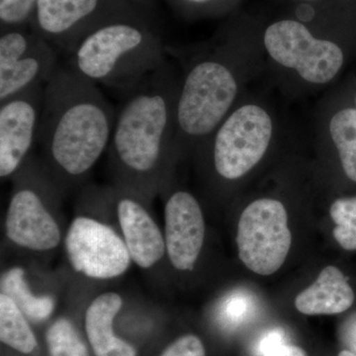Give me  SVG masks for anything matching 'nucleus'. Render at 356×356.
I'll list each match as a JSON object with an SVG mask.
<instances>
[{"instance_id":"obj_23","label":"nucleus","mask_w":356,"mask_h":356,"mask_svg":"<svg viewBox=\"0 0 356 356\" xmlns=\"http://www.w3.org/2000/svg\"><path fill=\"white\" fill-rule=\"evenodd\" d=\"M161 356H206V351L198 337L185 334L168 346Z\"/></svg>"},{"instance_id":"obj_27","label":"nucleus","mask_w":356,"mask_h":356,"mask_svg":"<svg viewBox=\"0 0 356 356\" xmlns=\"http://www.w3.org/2000/svg\"><path fill=\"white\" fill-rule=\"evenodd\" d=\"M178 1L184 2V3L188 4V6H203L212 3L214 0H178Z\"/></svg>"},{"instance_id":"obj_13","label":"nucleus","mask_w":356,"mask_h":356,"mask_svg":"<svg viewBox=\"0 0 356 356\" xmlns=\"http://www.w3.org/2000/svg\"><path fill=\"white\" fill-rule=\"evenodd\" d=\"M165 222L168 259L177 270H192L205 236V222L198 201L188 192H175L165 203Z\"/></svg>"},{"instance_id":"obj_7","label":"nucleus","mask_w":356,"mask_h":356,"mask_svg":"<svg viewBox=\"0 0 356 356\" xmlns=\"http://www.w3.org/2000/svg\"><path fill=\"white\" fill-rule=\"evenodd\" d=\"M264 44L270 57L312 83H327L343 64V54L337 44L315 38L299 21L280 20L269 25Z\"/></svg>"},{"instance_id":"obj_14","label":"nucleus","mask_w":356,"mask_h":356,"mask_svg":"<svg viewBox=\"0 0 356 356\" xmlns=\"http://www.w3.org/2000/svg\"><path fill=\"white\" fill-rule=\"evenodd\" d=\"M116 209L132 261L142 268L154 266L166 252L165 236L156 222L145 206L129 194L119 195Z\"/></svg>"},{"instance_id":"obj_24","label":"nucleus","mask_w":356,"mask_h":356,"mask_svg":"<svg viewBox=\"0 0 356 356\" xmlns=\"http://www.w3.org/2000/svg\"><path fill=\"white\" fill-rule=\"evenodd\" d=\"M264 356H308L303 348L293 344L281 343L267 351Z\"/></svg>"},{"instance_id":"obj_1","label":"nucleus","mask_w":356,"mask_h":356,"mask_svg":"<svg viewBox=\"0 0 356 356\" xmlns=\"http://www.w3.org/2000/svg\"><path fill=\"white\" fill-rule=\"evenodd\" d=\"M115 115L96 83L58 65L44 84L37 140L58 175L89 172L108 146Z\"/></svg>"},{"instance_id":"obj_25","label":"nucleus","mask_w":356,"mask_h":356,"mask_svg":"<svg viewBox=\"0 0 356 356\" xmlns=\"http://www.w3.org/2000/svg\"><path fill=\"white\" fill-rule=\"evenodd\" d=\"M281 343H283V332H271L270 334H267L262 339L261 346H259V350H261L262 355H264L267 351L275 348V346H280Z\"/></svg>"},{"instance_id":"obj_21","label":"nucleus","mask_w":356,"mask_h":356,"mask_svg":"<svg viewBox=\"0 0 356 356\" xmlns=\"http://www.w3.org/2000/svg\"><path fill=\"white\" fill-rule=\"evenodd\" d=\"M330 215L336 224L337 242L344 250H356V197L337 199L332 204Z\"/></svg>"},{"instance_id":"obj_19","label":"nucleus","mask_w":356,"mask_h":356,"mask_svg":"<svg viewBox=\"0 0 356 356\" xmlns=\"http://www.w3.org/2000/svg\"><path fill=\"white\" fill-rule=\"evenodd\" d=\"M330 132L346 177L356 182V110L337 112L330 123Z\"/></svg>"},{"instance_id":"obj_20","label":"nucleus","mask_w":356,"mask_h":356,"mask_svg":"<svg viewBox=\"0 0 356 356\" xmlns=\"http://www.w3.org/2000/svg\"><path fill=\"white\" fill-rule=\"evenodd\" d=\"M46 341L51 356H89L86 343L67 318H58L49 327Z\"/></svg>"},{"instance_id":"obj_4","label":"nucleus","mask_w":356,"mask_h":356,"mask_svg":"<svg viewBox=\"0 0 356 356\" xmlns=\"http://www.w3.org/2000/svg\"><path fill=\"white\" fill-rule=\"evenodd\" d=\"M236 92L235 76L219 60L194 65L177 95V135L193 140L211 135L228 113Z\"/></svg>"},{"instance_id":"obj_6","label":"nucleus","mask_w":356,"mask_h":356,"mask_svg":"<svg viewBox=\"0 0 356 356\" xmlns=\"http://www.w3.org/2000/svg\"><path fill=\"white\" fill-rule=\"evenodd\" d=\"M236 243L238 257L250 271L259 275L275 273L291 247L284 205L269 198L250 204L241 215Z\"/></svg>"},{"instance_id":"obj_18","label":"nucleus","mask_w":356,"mask_h":356,"mask_svg":"<svg viewBox=\"0 0 356 356\" xmlns=\"http://www.w3.org/2000/svg\"><path fill=\"white\" fill-rule=\"evenodd\" d=\"M0 339L6 346L21 353H31L37 339L24 317V314L7 295L0 294Z\"/></svg>"},{"instance_id":"obj_26","label":"nucleus","mask_w":356,"mask_h":356,"mask_svg":"<svg viewBox=\"0 0 356 356\" xmlns=\"http://www.w3.org/2000/svg\"><path fill=\"white\" fill-rule=\"evenodd\" d=\"M248 304L245 299H234L229 302L227 313L229 318L236 320V318H242L245 312L247 311Z\"/></svg>"},{"instance_id":"obj_17","label":"nucleus","mask_w":356,"mask_h":356,"mask_svg":"<svg viewBox=\"0 0 356 356\" xmlns=\"http://www.w3.org/2000/svg\"><path fill=\"white\" fill-rule=\"evenodd\" d=\"M1 293L15 302L25 316L33 321L48 318L55 308V302L50 296H35L30 291L21 267H13L1 278Z\"/></svg>"},{"instance_id":"obj_9","label":"nucleus","mask_w":356,"mask_h":356,"mask_svg":"<svg viewBox=\"0 0 356 356\" xmlns=\"http://www.w3.org/2000/svg\"><path fill=\"white\" fill-rule=\"evenodd\" d=\"M57 49L30 28L0 36V102L43 86L58 69Z\"/></svg>"},{"instance_id":"obj_10","label":"nucleus","mask_w":356,"mask_h":356,"mask_svg":"<svg viewBox=\"0 0 356 356\" xmlns=\"http://www.w3.org/2000/svg\"><path fill=\"white\" fill-rule=\"evenodd\" d=\"M65 248L72 268L93 280L118 277L128 270L132 261L125 242L113 229L86 216L72 222Z\"/></svg>"},{"instance_id":"obj_8","label":"nucleus","mask_w":356,"mask_h":356,"mask_svg":"<svg viewBox=\"0 0 356 356\" xmlns=\"http://www.w3.org/2000/svg\"><path fill=\"white\" fill-rule=\"evenodd\" d=\"M273 121L266 110L245 105L229 115L215 134L213 161L218 175L234 180L250 172L266 154Z\"/></svg>"},{"instance_id":"obj_11","label":"nucleus","mask_w":356,"mask_h":356,"mask_svg":"<svg viewBox=\"0 0 356 356\" xmlns=\"http://www.w3.org/2000/svg\"><path fill=\"white\" fill-rule=\"evenodd\" d=\"M36 86L0 102V177L15 175L38 140L44 97Z\"/></svg>"},{"instance_id":"obj_29","label":"nucleus","mask_w":356,"mask_h":356,"mask_svg":"<svg viewBox=\"0 0 356 356\" xmlns=\"http://www.w3.org/2000/svg\"><path fill=\"white\" fill-rule=\"evenodd\" d=\"M337 356H356L355 353L350 350H343L341 353H339V355Z\"/></svg>"},{"instance_id":"obj_15","label":"nucleus","mask_w":356,"mask_h":356,"mask_svg":"<svg viewBox=\"0 0 356 356\" xmlns=\"http://www.w3.org/2000/svg\"><path fill=\"white\" fill-rule=\"evenodd\" d=\"M123 300L115 292L96 297L86 313V331L96 356H136L135 348L115 336L113 323Z\"/></svg>"},{"instance_id":"obj_2","label":"nucleus","mask_w":356,"mask_h":356,"mask_svg":"<svg viewBox=\"0 0 356 356\" xmlns=\"http://www.w3.org/2000/svg\"><path fill=\"white\" fill-rule=\"evenodd\" d=\"M115 115L110 149L128 178H154L172 143L177 97L165 64L125 91Z\"/></svg>"},{"instance_id":"obj_12","label":"nucleus","mask_w":356,"mask_h":356,"mask_svg":"<svg viewBox=\"0 0 356 356\" xmlns=\"http://www.w3.org/2000/svg\"><path fill=\"white\" fill-rule=\"evenodd\" d=\"M30 184L28 172L23 184L16 188L9 202L6 218L7 238L28 250H51L60 242V232L44 202L43 194L36 184V172H31Z\"/></svg>"},{"instance_id":"obj_16","label":"nucleus","mask_w":356,"mask_h":356,"mask_svg":"<svg viewBox=\"0 0 356 356\" xmlns=\"http://www.w3.org/2000/svg\"><path fill=\"white\" fill-rule=\"evenodd\" d=\"M355 302V292L346 276L336 266H327L317 280L300 293L295 307L304 315H334L350 309Z\"/></svg>"},{"instance_id":"obj_3","label":"nucleus","mask_w":356,"mask_h":356,"mask_svg":"<svg viewBox=\"0 0 356 356\" xmlns=\"http://www.w3.org/2000/svg\"><path fill=\"white\" fill-rule=\"evenodd\" d=\"M161 39L147 18L120 19L84 37L67 65L96 84L129 90L165 62Z\"/></svg>"},{"instance_id":"obj_22","label":"nucleus","mask_w":356,"mask_h":356,"mask_svg":"<svg viewBox=\"0 0 356 356\" xmlns=\"http://www.w3.org/2000/svg\"><path fill=\"white\" fill-rule=\"evenodd\" d=\"M38 0H0L1 31L29 28Z\"/></svg>"},{"instance_id":"obj_28","label":"nucleus","mask_w":356,"mask_h":356,"mask_svg":"<svg viewBox=\"0 0 356 356\" xmlns=\"http://www.w3.org/2000/svg\"><path fill=\"white\" fill-rule=\"evenodd\" d=\"M128 1L132 2L133 4L139 7H146L151 3V0H128Z\"/></svg>"},{"instance_id":"obj_5","label":"nucleus","mask_w":356,"mask_h":356,"mask_svg":"<svg viewBox=\"0 0 356 356\" xmlns=\"http://www.w3.org/2000/svg\"><path fill=\"white\" fill-rule=\"evenodd\" d=\"M138 18L146 16L128 0H38L29 28L70 56L100 26Z\"/></svg>"}]
</instances>
